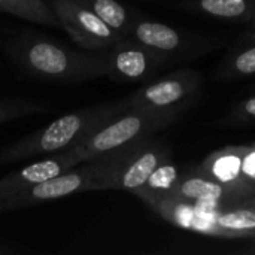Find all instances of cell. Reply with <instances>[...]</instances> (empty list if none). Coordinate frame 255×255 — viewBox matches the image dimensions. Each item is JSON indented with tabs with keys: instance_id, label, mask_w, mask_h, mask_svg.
<instances>
[{
	"instance_id": "cell-1",
	"label": "cell",
	"mask_w": 255,
	"mask_h": 255,
	"mask_svg": "<svg viewBox=\"0 0 255 255\" xmlns=\"http://www.w3.org/2000/svg\"><path fill=\"white\" fill-rule=\"evenodd\" d=\"M128 108L127 100L100 103L64 114L48 126L30 133L0 151V166L45 157L79 145Z\"/></svg>"
},
{
	"instance_id": "cell-2",
	"label": "cell",
	"mask_w": 255,
	"mask_h": 255,
	"mask_svg": "<svg viewBox=\"0 0 255 255\" xmlns=\"http://www.w3.org/2000/svg\"><path fill=\"white\" fill-rule=\"evenodd\" d=\"M10 54L28 75L54 82H84L105 76L100 51H76L45 37H21Z\"/></svg>"
},
{
	"instance_id": "cell-3",
	"label": "cell",
	"mask_w": 255,
	"mask_h": 255,
	"mask_svg": "<svg viewBox=\"0 0 255 255\" xmlns=\"http://www.w3.org/2000/svg\"><path fill=\"white\" fill-rule=\"evenodd\" d=\"M172 158V151L151 136L114 148L88 160L99 190H123L133 193L142 187L154 169Z\"/></svg>"
},
{
	"instance_id": "cell-4",
	"label": "cell",
	"mask_w": 255,
	"mask_h": 255,
	"mask_svg": "<svg viewBox=\"0 0 255 255\" xmlns=\"http://www.w3.org/2000/svg\"><path fill=\"white\" fill-rule=\"evenodd\" d=\"M185 109L187 106L172 109L127 108L76 146L81 151L84 161H88L114 148L152 136L157 131L167 128L184 114Z\"/></svg>"
},
{
	"instance_id": "cell-5",
	"label": "cell",
	"mask_w": 255,
	"mask_h": 255,
	"mask_svg": "<svg viewBox=\"0 0 255 255\" xmlns=\"http://www.w3.org/2000/svg\"><path fill=\"white\" fill-rule=\"evenodd\" d=\"M128 37L161 54L170 63L200 57L220 45L212 39L181 31L164 22L139 16L134 18L130 27Z\"/></svg>"
},
{
	"instance_id": "cell-6",
	"label": "cell",
	"mask_w": 255,
	"mask_h": 255,
	"mask_svg": "<svg viewBox=\"0 0 255 255\" xmlns=\"http://www.w3.org/2000/svg\"><path fill=\"white\" fill-rule=\"evenodd\" d=\"M99 190L94 170L90 161H82L75 167L22 190L7 199L0 200V214L30 208L43 202L63 199L67 196Z\"/></svg>"
},
{
	"instance_id": "cell-7",
	"label": "cell",
	"mask_w": 255,
	"mask_h": 255,
	"mask_svg": "<svg viewBox=\"0 0 255 255\" xmlns=\"http://www.w3.org/2000/svg\"><path fill=\"white\" fill-rule=\"evenodd\" d=\"M105 61V76L115 82H140L151 79L170 61L161 54L143 46L131 37H123L100 51Z\"/></svg>"
},
{
	"instance_id": "cell-8",
	"label": "cell",
	"mask_w": 255,
	"mask_h": 255,
	"mask_svg": "<svg viewBox=\"0 0 255 255\" xmlns=\"http://www.w3.org/2000/svg\"><path fill=\"white\" fill-rule=\"evenodd\" d=\"M61 28L85 51H102L124 36L102 21L91 9L75 0H48Z\"/></svg>"
},
{
	"instance_id": "cell-9",
	"label": "cell",
	"mask_w": 255,
	"mask_h": 255,
	"mask_svg": "<svg viewBox=\"0 0 255 255\" xmlns=\"http://www.w3.org/2000/svg\"><path fill=\"white\" fill-rule=\"evenodd\" d=\"M205 76L193 69L176 70L158 81L143 85L126 97L128 108L172 109L188 106L196 93L202 88Z\"/></svg>"
},
{
	"instance_id": "cell-10",
	"label": "cell",
	"mask_w": 255,
	"mask_h": 255,
	"mask_svg": "<svg viewBox=\"0 0 255 255\" xmlns=\"http://www.w3.org/2000/svg\"><path fill=\"white\" fill-rule=\"evenodd\" d=\"M84 161L78 146L40 157L27 166L0 178V200L7 199L39 182L54 178Z\"/></svg>"
},
{
	"instance_id": "cell-11",
	"label": "cell",
	"mask_w": 255,
	"mask_h": 255,
	"mask_svg": "<svg viewBox=\"0 0 255 255\" xmlns=\"http://www.w3.org/2000/svg\"><path fill=\"white\" fill-rule=\"evenodd\" d=\"M245 149L247 145H238L214 151L203 160L199 169L215 181L226 185L227 188H230L241 199L248 197L254 193V190L250 187L242 173V158Z\"/></svg>"
},
{
	"instance_id": "cell-12",
	"label": "cell",
	"mask_w": 255,
	"mask_h": 255,
	"mask_svg": "<svg viewBox=\"0 0 255 255\" xmlns=\"http://www.w3.org/2000/svg\"><path fill=\"white\" fill-rule=\"evenodd\" d=\"M170 196L211 206H229L241 200L236 193L203 173L199 167L196 172L182 173Z\"/></svg>"
},
{
	"instance_id": "cell-13",
	"label": "cell",
	"mask_w": 255,
	"mask_h": 255,
	"mask_svg": "<svg viewBox=\"0 0 255 255\" xmlns=\"http://www.w3.org/2000/svg\"><path fill=\"white\" fill-rule=\"evenodd\" d=\"M205 235L255 239V211L239 203L223 206L211 218Z\"/></svg>"
},
{
	"instance_id": "cell-14",
	"label": "cell",
	"mask_w": 255,
	"mask_h": 255,
	"mask_svg": "<svg viewBox=\"0 0 255 255\" xmlns=\"http://www.w3.org/2000/svg\"><path fill=\"white\" fill-rule=\"evenodd\" d=\"M152 211H155L160 217H163L170 224L199 233L203 214L200 212L197 203L184 200L175 196H166L146 203Z\"/></svg>"
},
{
	"instance_id": "cell-15",
	"label": "cell",
	"mask_w": 255,
	"mask_h": 255,
	"mask_svg": "<svg viewBox=\"0 0 255 255\" xmlns=\"http://www.w3.org/2000/svg\"><path fill=\"white\" fill-rule=\"evenodd\" d=\"M253 75H255V37H242L220 63L215 79L230 82Z\"/></svg>"
},
{
	"instance_id": "cell-16",
	"label": "cell",
	"mask_w": 255,
	"mask_h": 255,
	"mask_svg": "<svg viewBox=\"0 0 255 255\" xmlns=\"http://www.w3.org/2000/svg\"><path fill=\"white\" fill-rule=\"evenodd\" d=\"M187 4L203 15L235 22H248L255 13V0H187Z\"/></svg>"
},
{
	"instance_id": "cell-17",
	"label": "cell",
	"mask_w": 255,
	"mask_h": 255,
	"mask_svg": "<svg viewBox=\"0 0 255 255\" xmlns=\"http://www.w3.org/2000/svg\"><path fill=\"white\" fill-rule=\"evenodd\" d=\"M179 176H181L179 169L172 161V158H169L163 161L161 164H158L154 169V172L149 175L146 182L142 187L136 188L133 194L137 196L145 203H149L151 200H155L160 197L170 196L173 188L176 187Z\"/></svg>"
},
{
	"instance_id": "cell-18",
	"label": "cell",
	"mask_w": 255,
	"mask_h": 255,
	"mask_svg": "<svg viewBox=\"0 0 255 255\" xmlns=\"http://www.w3.org/2000/svg\"><path fill=\"white\" fill-rule=\"evenodd\" d=\"M0 10L34 24L61 28L57 15L45 0H0Z\"/></svg>"
},
{
	"instance_id": "cell-19",
	"label": "cell",
	"mask_w": 255,
	"mask_h": 255,
	"mask_svg": "<svg viewBox=\"0 0 255 255\" xmlns=\"http://www.w3.org/2000/svg\"><path fill=\"white\" fill-rule=\"evenodd\" d=\"M75 1L91 9L102 21H105L109 27H112L124 37L128 36L130 27L136 16H133L130 10L118 0H75Z\"/></svg>"
},
{
	"instance_id": "cell-20",
	"label": "cell",
	"mask_w": 255,
	"mask_h": 255,
	"mask_svg": "<svg viewBox=\"0 0 255 255\" xmlns=\"http://www.w3.org/2000/svg\"><path fill=\"white\" fill-rule=\"evenodd\" d=\"M46 109L48 108L45 105L27 99H0V124L31 114H43Z\"/></svg>"
},
{
	"instance_id": "cell-21",
	"label": "cell",
	"mask_w": 255,
	"mask_h": 255,
	"mask_svg": "<svg viewBox=\"0 0 255 255\" xmlns=\"http://www.w3.org/2000/svg\"><path fill=\"white\" fill-rule=\"evenodd\" d=\"M232 124H255V94L239 102L227 115Z\"/></svg>"
},
{
	"instance_id": "cell-22",
	"label": "cell",
	"mask_w": 255,
	"mask_h": 255,
	"mask_svg": "<svg viewBox=\"0 0 255 255\" xmlns=\"http://www.w3.org/2000/svg\"><path fill=\"white\" fill-rule=\"evenodd\" d=\"M242 173L250 184V187L255 191V143L247 145L244 158H242Z\"/></svg>"
},
{
	"instance_id": "cell-23",
	"label": "cell",
	"mask_w": 255,
	"mask_h": 255,
	"mask_svg": "<svg viewBox=\"0 0 255 255\" xmlns=\"http://www.w3.org/2000/svg\"><path fill=\"white\" fill-rule=\"evenodd\" d=\"M236 203H239V205H242V206H247V208H251V209H254L255 211V191L253 194H250L248 197L241 199V200L236 202Z\"/></svg>"
},
{
	"instance_id": "cell-24",
	"label": "cell",
	"mask_w": 255,
	"mask_h": 255,
	"mask_svg": "<svg viewBox=\"0 0 255 255\" xmlns=\"http://www.w3.org/2000/svg\"><path fill=\"white\" fill-rule=\"evenodd\" d=\"M242 37H255V13L254 16L248 21V31Z\"/></svg>"
},
{
	"instance_id": "cell-25",
	"label": "cell",
	"mask_w": 255,
	"mask_h": 255,
	"mask_svg": "<svg viewBox=\"0 0 255 255\" xmlns=\"http://www.w3.org/2000/svg\"><path fill=\"white\" fill-rule=\"evenodd\" d=\"M10 253H13V250H9V248H1V247H0V254H10Z\"/></svg>"
},
{
	"instance_id": "cell-26",
	"label": "cell",
	"mask_w": 255,
	"mask_h": 255,
	"mask_svg": "<svg viewBox=\"0 0 255 255\" xmlns=\"http://www.w3.org/2000/svg\"><path fill=\"white\" fill-rule=\"evenodd\" d=\"M245 254H254L255 255V245L254 247H251L250 250H247V251H245Z\"/></svg>"
},
{
	"instance_id": "cell-27",
	"label": "cell",
	"mask_w": 255,
	"mask_h": 255,
	"mask_svg": "<svg viewBox=\"0 0 255 255\" xmlns=\"http://www.w3.org/2000/svg\"><path fill=\"white\" fill-rule=\"evenodd\" d=\"M254 90H255V85H254Z\"/></svg>"
}]
</instances>
